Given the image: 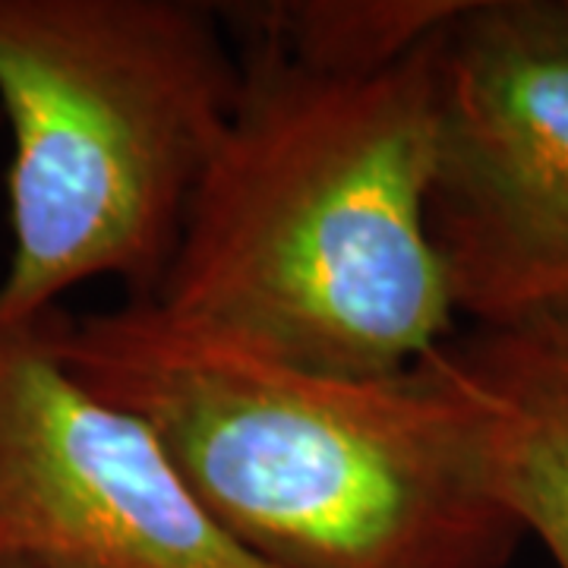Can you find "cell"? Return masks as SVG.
Listing matches in <instances>:
<instances>
[{
  "label": "cell",
  "instance_id": "cell-1",
  "mask_svg": "<svg viewBox=\"0 0 568 568\" xmlns=\"http://www.w3.org/2000/svg\"><path fill=\"white\" fill-rule=\"evenodd\" d=\"M433 39L369 77L237 41L234 111L162 282L136 304L335 376H398L443 345L458 313L426 227Z\"/></svg>",
  "mask_w": 568,
  "mask_h": 568
},
{
  "label": "cell",
  "instance_id": "cell-2",
  "mask_svg": "<svg viewBox=\"0 0 568 568\" xmlns=\"http://www.w3.org/2000/svg\"><path fill=\"white\" fill-rule=\"evenodd\" d=\"M41 338L155 433L227 534L275 568H506L521 528L420 364L361 379L193 335L126 301Z\"/></svg>",
  "mask_w": 568,
  "mask_h": 568
},
{
  "label": "cell",
  "instance_id": "cell-3",
  "mask_svg": "<svg viewBox=\"0 0 568 568\" xmlns=\"http://www.w3.org/2000/svg\"><path fill=\"white\" fill-rule=\"evenodd\" d=\"M222 3L0 0L13 250L0 323L92 278L149 301L178 246L244 63Z\"/></svg>",
  "mask_w": 568,
  "mask_h": 568
},
{
  "label": "cell",
  "instance_id": "cell-4",
  "mask_svg": "<svg viewBox=\"0 0 568 568\" xmlns=\"http://www.w3.org/2000/svg\"><path fill=\"white\" fill-rule=\"evenodd\" d=\"M426 227L474 325L568 310V0H462L436 32Z\"/></svg>",
  "mask_w": 568,
  "mask_h": 568
},
{
  "label": "cell",
  "instance_id": "cell-5",
  "mask_svg": "<svg viewBox=\"0 0 568 568\" xmlns=\"http://www.w3.org/2000/svg\"><path fill=\"white\" fill-rule=\"evenodd\" d=\"M0 562L275 568L215 521L140 417L63 369L39 320L0 323Z\"/></svg>",
  "mask_w": 568,
  "mask_h": 568
},
{
  "label": "cell",
  "instance_id": "cell-6",
  "mask_svg": "<svg viewBox=\"0 0 568 568\" xmlns=\"http://www.w3.org/2000/svg\"><path fill=\"white\" fill-rule=\"evenodd\" d=\"M420 369L496 506L568 568V310L448 335Z\"/></svg>",
  "mask_w": 568,
  "mask_h": 568
},
{
  "label": "cell",
  "instance_id": "cell-7",
  "mask_svg": "<svg viewBox=\"0 0 568 568\" xmlns=\"http://www.w3.org/2000/svg\"><path fill=\"white\" fill-rule=\"evenodd\" d=\"M462 0H278L222 3L227 26L287 61L332 77H369L407 61Z\"/></svg>",
  "mask_w": 568,
  "mask_h": 568
},
{
  "label": "cell",
  "instance_id": "cell-8",
  "mask_svg": "<svg viewBox=\"0 0 568 568\" xmlns=\"http://www.w3.org/2000/svg\"><path fill=\"white\" fill-rule=\"evenodd\" d=\"M0 568H58V566H36V562H0Z\"/></svg>",
  "mask_w": 568,
  "mask_h": 568
}]
</instances>
